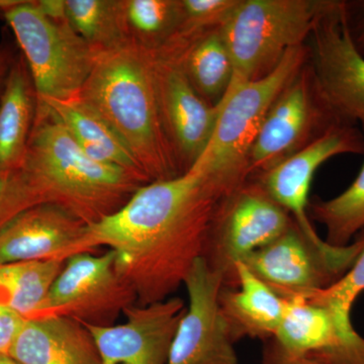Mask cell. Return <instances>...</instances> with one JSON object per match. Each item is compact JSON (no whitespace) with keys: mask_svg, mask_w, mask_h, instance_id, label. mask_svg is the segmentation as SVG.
I'll return each mask as SVG.
<instances>
[{"mask_svg":"<svg viewBox=\"0 0 364 364\" xmlns=\"http://www.w3.org/2000/svg\"><path fill=\"white\" fill-rule=\"evenodd\" d=\"M237 188L193 169L149 182L114 215L88 226L78 253L109 248L138 305L164 301L203 257L215 215Z\"/></svg>","mask_w":364,"mask_h":364,"instance_id":"1","label":"cell"},{"mask_svg":"<svg viewBox=\"0 0 364 364\" xmlns=\"http://www.w3.org/2000/svg\"><path fill=\"white\" fill-rule=\"evenodd\" d=\"M76 97L111 127L148 181L183 174L163 126L150 52L130 45L97 52Z\"/></svg>","mask_w":364,"mask_h":364,"instance_id":"2","label":"cell"},{"mask_svg":"<svg viewBox=\"0 0 364 364\" xmlns=\"http://www.w3.org/2000/svg\"><path fill=\"white\" fill-rule=\"evenodd\" d=\"M21 168L41 203L65 208L88 226L114 215L150 182L138 170L88 156L40 100Z\"/></svg>","mask_w":364,"mask_h":364,"instance_id":"3","label":"cell"},{"mask_svg":"<svg viewBox=\"0 0 364 364\" xmlns=\"http://www.w3.org/2000/svg\"><path fill=\"white\" fill-rule=\"evenodd\" d=\"M305 45L287 51L264 77L229 91L217 105L218 117L207 147L191 169L240 186L249 179V153L275 100L305 67Z\"/></svg>","mask_w":364,"mask_h":364,"instance_id":"4","label":"cell"},{"mask_svg":"<svg viewBox=\"0 0 364 364\" xmlns=\"http://www.w3.org/2000/svg\"><path fill=\"white\" fill-rule=\"evenodd\" d=\"M325 4L326 0H239L220 28L233 64L226 93L264 77L287 51L305 45Z\"/></svg>","mask_w":364,"mask_h":364,"instance_id":"5","label":"cell"},{"mask_svg":"<svg viewBox=\"0 0 364 364\" xmlns=\"http://www.w3.org/2000/svg\"><path fill=\"white\" fill-rule=\"evenodd\" d=\"M28 64L39 98L76 97L90 76L97 52L67 20L46 16L37 1L21 0L4 11Z\"/></svg>","mask_w":364,"mask_h":364,"instance_id":"6","label":"cell"},{"mask_svg":"<svg viewBox=\"0 0 364 364\" xmlns=\"http://www.w3.org/2000/svg\"><path fill=\"white\" fill-rule=\"evenodd\" d=\"M311 73L321 104L339 121L364 126V55L349 4L326 1L310 35Z\"/></svg>","mask_w":364,"mask_h":364,"instance_id":"7","label":"cell"},{"mask_svg":"<svg viewBox=\"0 0 364 364\" xmlns=\"http://www.w3.org/2000/svg\"><path fill=\"white\" fill-rule=\"evenodd\" d=\"M136 304L135 291L119 272L114 251L81 252L65 261L35 317L58 316L109 327Z\"/></svg>","mask_w":364,"mask_h":364,"instance_id":"8","label":"cell"},{"mask_svg":"<svg viewBox=\"0 0 364 364\" xmlns=\"http://www.w3.org/2000/svg\"><path fill=\"white\" fill-rule=\"evenodd\" d=\"M294 221L267 195L259 182L247 181L228 196L210 227L203 258L223 277L224 287H236V265L282 236Z\"/></svg>","mask_w":364,"mask_h":364,"instance_id":"9","label":"cell"},{"mask_svg":"<svg viewBox=\"0 0 364 364\" xmlns=\"http://www.w3.org/2000/svg\"><path fill=\"white\" fill-rule=\"evenodd\" d=\"M364 249V232L344 247L321 250L291 226L240 262L282 298H306L327 289L350 269Z\"/></svg>","mask_w":364,"mask_h":364,"instance_id":"10","label":"cell"},{"mask_svg":"<svg viewBox=\"0 0 364 364\" xmlns=\"http://www.w3.org/2000/svg\"><path fill=\"white\" fill-rule=\"evenodd\" d=\"M150 55L163 126L186 173L207 147L217 122L218 107L203 100L186 76L178 35Z\"/></svg>","mask_w":364,"mask_h":364,"instance_id":"11","label":"cell"},{"mask_svg":"<svg viewBox=\"0 0 364 364\" xmlns=\"http://www.w3.org/2000/svg\"><path fill=\"white\" fill-rule=\"evenodd\" d=\"M184 287L188 305L170 349L167 364H239L231 327L220 306L223 277L200 257Z\"/></svg>","mask_w":364,"mask_h":364,"instance_id":"12","label":"cell"},{"mask_svg":"<svg viewBox=\"0 0 364 364\" xmlns=\"http://www.w3.org/2000/svg\"><path fill=\"white\" fill-rule=\"evenodd\" d=\"M263 343L317 364H364V337L354 329L351 314L304 298L289 299L279 329Z\"/></svg>","mask_w":364,"mask_h":364,"instance_id":"13","label":"cell"},{"mask_svg":"<svg viewBox=\"0 0 364 364\" xmlns=\"http://www.w3.org/2000/svg\"><path fill=\"white\" fill-rule=\"evenodd\" d=\"M342 154H364V135L353 124L330 127L277 166L259 174L257 181L267 195L284 208L306 240L321 250H331L309 219V193L321 165Z\"/></svg>","mask_w":364,"mask_h":364,"instance_id":"14","label":"cell"},{"mask_svg":"<svg viewBox=\"0 0 364 364\" xmlns=\"http://www.w3.org/2000/svg\"><path fill=\"white\" fill-rule=\"evenodd\" d=\"M301 69L268 112L249 153V178L253 174L264 173L301 149L316 129L327 130L345 124L321 104L311 69Z\"/></svg>","mask_w":364,"mask_h":364,"instance_id":"15","label":"cell"},{"mask_svg":"<svg viewBox=\"0 0 364 364\" xmlns=\"http://www.w3.org/2000/svg\"><path fill=\"white\" fill-rule=\"evenodd\" d=\"M186 310L183 299L176 296L131 306L124 310L122 324L86 327L97 342L102 364H167Z\"/></svg>","mask_w":364,"mask_h":364,"instance_id":"16","label":"cell"},{"mask_svg":"<svg viewBox=\"0 0 364 364\" xmlns=\"http://www.w3.org/2000/svg\"><path fill=\"white\" fill-rule=\"evenodd\" d=\"M87 227L58 205H33L0 227V265L26 261H66L78 253Z\"/></svg>","mask_w":364,"mask_h":364,"instance_id":"17","label":"cell"},{"mask_svg":"<svg viewBox=\"0 0 364 364\" xmlns=\"http://www.w3.org/2000/svg\"><path fill=\"white\" fill-rule=\"evenodd\" d=\"M23 364H102L90 330L73 318H26L9 352Z\"/></svg>","mask_w":364,"mask_h":364,"instance_id":"18","label":"cell"},{"mask_svg":"<svg viewBox=\"0 0 364 364\" xmlns=\"http://www.w3.org/2000/svg\"><path fill=\"white\" fill-rule=\"evenodd\" d=\"M237 287L223 286L220 306L237 341L272 338L287 311L289 299L282 298L242 262L237 263Z\"/></svg>","mask_w":364,"mask_h":364,"instance_id":"19","label":"cell"},{"mask_svg":"<svg viewBox=\"0 0 364 364\" xmlns=\"http://www.w3.org/2000/svg\"><path fill=\"white\" fill-rule=\"evenodd\" d=\"M38 102L32 75L21 53L14 60L0 100V172L23 165Z\"/></svg>","mask_w":364,"mask_h":364,"instance_id":"20","label":"cell"},{"mask_svg":"<svg viewBox=\"0 0 364 364\" xmlns=\"http://www.w3.org/2000/svg\"><path fill=\"white\" fill-rule=\"evenodd\" d=\"M38 100L63 124L88 156L97 161L142 172L111 127L77 97Z\"/></svg>","mask_w":364,"mask_h":364,"instance_id":"21","label":"cell"},{"mask_svg":"<svg viewBox=\"0 0 364 364\" xmlns=\"http://www.w3.org/2000/svg\"><path fill=\"white\" fill-rule=\"evenodd\" d=\"M181 63L198 95L217 105L224 97L233 75V64L220 28L181 35Z\"/></svg>","mask_w":364,"mask_h":364,"instance_id":"22","label":"cell"},{"mask_svg":"<svg viewBox=\"0 0 364 364\" xmlns=\"http://www.w3.org/2000/svg\"><path fill=\"white\" fill-rule=\"evenodd\" d=\"M121 26L126 44L155 52L178 33L181 0H119Z\"/></svg>","mask_w":364,"mask_h":364,"instance_id":"23","label":"cell"},{"mask_svg":"<svg viewBox=\"0 0 364 364\" xmlns=\"http://www.w3.org/2000/svg\"><path fill=\"white\" fill-rule=\"evenodd\" d=\"M65 261H26L0 265V303L23 318L35 317Z\"/></svg>","mask_w":364,"mask_h":364,"instance_id":"24","label":"cell"},{"mask_svg":"<svg viewBox=\"0 0 364 364\" xmlns=\"http://www.w3.org/2000/svg\"><path fill=\"white\" fill-rule=\"evenodd\" d=\"M309 213L325 227L328 244L335 247L349 245L364 228V163L348 188L331 200L310 203Z\"/></svg>","mask_w":364,"mask_h":364,"instance_id":"25","label":"cell"},{"mask_svg":"<svg viewBox=\"0 0 364 364\" xmlns=\"http://www.w3.org/2000/svg\"><path fill=\"white\" fill-rule=\"evenodd\" d=\"M65 13L72 28L95 52L127 45L119 0H65Z\"/></svg>","mask_w":364,"mask_h":364,"instance_id":"26","label":"cell"},{"mask_svg":"<svg viewBox=\"0 0 364 364\" xmlns=\"http://www.w3.org/2000/svg\"><path fill=\"white\" fill-rule=\"evenodd\" d=\"M238 4L239 0H181L178 33L195 35L220 28Z\"/></svg>","mask_w":364,"mask_h":364,"instance_id":"27","label":"cell"},{"mask_svg":"<svg viewBox=\"0 0 364 364\" xmlns=\"http://www.w3.org/2000/svg\"><path fill=\"white\" fill-rule=\"evenodd\" d=\"M40 200L23 169L0 172V227Z\"/></svg>","mask_w":364,"mask_h":364,"instance_id":"28","label":"cell"},{"mask_svg":"<svg viewBox=\"0 0 364 364\" xmlns=\"http://www.w3.org/2000/svg\"><path fill=\"white\" fill-rule=\"evenodd\" d=\"M364 291V249L359 254L343 277L327 289L315 291L306 296L309 301L335 306L344 312L351 313L356 299Z\"/></svg>","mask_w":364,"mask_h":364,"instance_id":"29","label":"cell"},{"mask_svg":"<svg viewBox=\"0 0 364 364\" xmlns=\"http://www.w3.org/2000/svg\"><path fill=\"white\" fill-rule=\"evenodd\" d=\"M26 318L0 303V354H9Z\"/></svg>","mask_w":364,"mask_h":364,"instance_id":"30","label":"cell"},{"mask_svg":"<svg viewBox=\"0 0 364 364\" xmlns=\"http://www.w3.org/2000/svg\"><path fill=\"white\" fill-rule=\"evenodd\" d=\"M16 56H18V54L14 52L11 46L6 44V43L0 45V100H1L2 95H4L9 72H11Z\"/></svg>","mask_w":364,"mask_h":364,"instance_id":"31","label":"cell"},{"mask_svg":"<svg viewBox=\"0 0 364 364\" xmlns=\"http://www.w3.org/2000/svg\"><path fill=\"white\" fill-rule=\"evenodd\" d=\"M262 358L260 364H317L306 359H294L284 356L272 348L270 345L263 343Z\"/></svg>","mask_w":364,"mask_h":364,"instance_id":"32","label":"cell"},{"mask_svg":"<svg viewBox=\"0 0 364 364\" xmlns=\"http://www.w3.org/2000/svg\"><path fill=\"white\" fill-rule=\"evenodd\" d=\"M41 11L54 20H67L65 0H37Z\"/></svg>","mask_w":364,"mask_h":364,"instance_id":"33","label":"cell"},{"mask_svg":"<svg viewBox=\"0 0 364 364\" xmlns=\"http://www.w3.org/2000/svg\"><path fill=\"white\" fill-rule=\"evenodd\" d=\"M363 14H361L360 20H359L358 26L352 28V33H353L354 40L358 44L359 49L363 50L364 48V4L363 6Z\"/></svg>","mask_w":364,"mask_h":364,"instance_id":"34","label":"cell"},{"mask_svg":"<svg viewBox=\"0 0 364 364\" xmlns=\"http://www.w3.org/2000/svg\"><path fill=\"white\" fill-rule=\"evenodd\" d=\"M0 364H23L11 358L9 354H0Z\"/></svg>","mask_w":364,"mask_h":364,"instance_id":"35","label":"cell"},{"mask_svg":"<svg viewBox=\"0 0 364 364\" xmlns=\"http://www.w3.org/2000/svg\"><path fill=\"white\" fill-rule=\"evenodd\" d=\"M0 18H4V14H2L1 11H0Z\"/></svg>","mask_w":364,"mask_h":364,"instance_id":"36","label":"cell"}]
</instances>
